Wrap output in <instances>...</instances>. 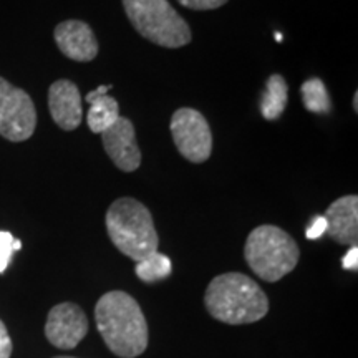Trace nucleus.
Instances as JSON below:
<instances>
[{"instance_id":"16","label":"nucleus","mask_w":358,"mask_h":358,"mask_svg":"<svg viewBox=\"0 0 358 358\" xmlns=\"http://www.w3.org/2000/svg\"><path fill=\"white\" fill-rule=\"evenodd\" d=\"M302 101L307 111L317 115H327L332 110L329 92L320 78H310L302 85Z\"/></svg>"},{"instance_id":"15","label":"nucleus","mask_w":358,"mask_h":358,"mask_svg":"<svg viewBox=\"0 0 358 358\" xmlns=\"http://www.w3.org/2000/svg\"><path fill=\"white\" fill-rule=\"evenodd\" d=\"M134 272H136L138 279L145 282V284H155V282L164 280L171 274V259L156 250V252L138 261Z\"/></svg>"},{"instance_id":"8","label":"nucleus","mask_w":358,"mask_h":358,"mask_svg":"<svg viewBox=\"0 0 358 358\" xmlns=\"http://www.w3.org/2000/svg\"><path fill=\"white\" fill-rule=\"evenodd\" d=\"M88 334V320L82 307L73 302L58 303L48 312L45 337L60 350H71Z\"/></svg>"},{"instance_id":"11","label":"nucleus","mask_w":358,"mask_h":358,"mask_svg":"<svg viewBox=\"0 0 358 358\" xmlns=\"http://www.w3.org/2000/svg\"><path fill=\"white\" fill-rule=\"evenodd\" d=\"M57 47L73 62H92L98 55V40L92 27L82 20H65L57 25Z\"/></svg>"},{"instance_id":"3","label":"nucleus","mask_w":358,"mask_h":358,"mask_svg":"<svg viewBox=\"0 0 358 358\" xmlns=\"http://www.w3.org/2000/svg\"><path fill=\"white\" fill-rule=\"evenodd\" d=\"M106 231L115 248L134 262L158 250V232L151 213L133 198H120L106 211Z\"/></svg>"},{"instance_id":"5","label":"nucleus","mask_w":358,"mask_h":358,"mask_svg":"<svg viewBox=\"0 0 358 358\" xmlns=\"http://www.w3.org/2000/svg\"><path fill=\"white\" fill-rule=\"evenodd\" d=\"M124 12L138 34L164 48H179L191 42L186 20L168 0H123Z\"/></svg>"},{"instance_id":"2","label":"nucleus","mask_w":358,"mask_h":358,"mask_svg":"<svg viewBox=\"0 0 358 358\" xmlns=\"http://www.w3.org/2000/svg\"><path fill=\"white\" fill-rule=\"evenodd\" d=\"M204 306L219 322L244 325L267 315L268 299L256 280L241 272H227L214 277L208 285Z\"/></svg>"},{"instance_id":"6","label":"nucleus","mask_w":358,"mask_h":358,"mask_svg":"<svg viewBox=\"0 0 358 358\" xmlns=\"http://www.w3.org/2000/svg\"><path fill=\"white\" fill-rule=\"evenodd\" d=\"M37 128V110L32 98L22 88L0 77V136L22 143Z\"/></svg>"},{"instance_id":"18","label":"nucleus","mask_w":358,"mask_h":358,"mask_svg":"<svg viewBox=\"0 0 358 358\" xmlns=\"http://www.w3.org/2000/svg\"><path fill=\"white\" fill-rule=\"evenodd\" d=\"M178 2L192 10H214L222 7L227 0H178Z\"/></svg>"},{"instance_id":"20","label":"nucleus","mask_w":358,"mask_h":358,"mask_svg":"<svg viewBox=\"0 0 358 358\" xmlns=\"http://www.w3.org/2000/svg\"><path fill=\"white\" fill-rule=\"evenodd\" d=\"M12 348V338L8 335L7 327L0 320V358H10Z\"/></svg>"},{"instance_id":"12","label":"nucleus","mask_w":358,"mask_h":358,"mask_svg":"<svg viewBox=\"0 0 358 358\" xmlns=\"http://www.w3.org/2000/svg\"><path fill=\"white\" fill-rule=\"evenodd\" d=\"M327 232L335 243L357 245L358 241V198L355 194L334 201L325 213Z\"/></svg>"},{"instance_id":"14","label":"nucleus","mask_w":358,"mask_h":358,"mask_svg":"<svg viewBox=\"0 0 358 358\" xmlns=\"http://www.w3.org/2000/svg\"><path fill=\"white\" fill-rule=\"evenodd\" d=\"M120 116L122 115H120L118 101L108 95H103L96 100L90 101V110L87 113L88 128L93 133L101 134L110 127H113Z\"/></svg>"},{"instance_id":"13","label":"nucleus","mask_w":358,"mask_h":358,"mask_svg":"<svg viewBox=\"0 0 358 358\" xmlns=\"http://www.w3.org/2000/svg\"><path fill=\"white\" fill-rule=\"evenodd\" d=\"M289 87L282 75H271L261 96V113L268 122L279 120L287 108Z\"/></svg>"},{"instance_id":"10","label":"nucleus","mask_w":358,"mask_h":358,"mask_svg":"<svg viewBox=\"0 0 358 358\" xmlns=\"http://www.w3.org/2000/svg\"><path fill=\"white\" fill-rule=\"evenodd\" d=\"M48 108L57 127L73 131L82 124L83 100L77 85L70 80H57L48 90Z\"/></svg>"},{"instance_id":"23","label":"nucleus","mask_w":358,"mask_h":358,"mask_svg":"<svg viewBox=\"0 0 358 358\" xmlns=\"http://www.w3.org/2000/svg\"><path fill=\"white\" fill-rule=\"evenodd\" d=\"M353 110L358 111V93L355 92V96H353Z\"/></svg>"},{"instance_id":"7","label":"nucleus","mask_w":358,"mask_h":358,"mask_svg":"<svg viewBox=\"0 0 358 358\" xmlns=\"http://www.w3.org/2000/svg\"><path fill=\"white\" fill-rule=\"evenodd\" d=\"M171 134L179 155L191 163H204L213 151V134L209 123L192 108H179L171 118Z\"/></svg>"},{"instance_id":"1","label":"nucleus","mask_w":358,"mask_h":358,"mask_svg":"<svg viewBox=\"0 0 358 358\" xmlns=\"http://www.w3.org/2000/svg\"><path fill=\"white\" fill-rule=\"evenodd\" d=\"M98 332L106 347L122 358H134L145 353L150 342L148 322L131 295L123 290L106 292L95 307Z\"/></svg>"},{"instance_id":"9","label":"nucleus","mask_w":358,"mask_h":358,"mask_svg":"<svg viewBox=\"0 0 358 358\" xmlns=\"http://www.w3.org/2000/svg\"><path fill=\"white\" fill-rule=\"evenodd\" d=\"M103 148L113 161L115 166L124 173H133L141 164V151L136 143V131L133 123L120 116L113 127L101 133Z\"/></svg>"},{"instance_id":"24","label":"nucleus","mask_w":358,"mask_h":358,"mask_svg":"<svg viewBox=\"0 0 358 358\" xmlns=\"http://www.w3.org/2000/svg\"><path fill=\"white\" fill-rule=\"evenodd\" d=\"M55 358H75V357H55Z\"/></svg>"},{"instance_id":"22","label":"nucleus","mask_w":358,"mask_h":358,"mask_svg":"<svg viewBox=\"0 0 358 358\" xmlns=\"http://www.w3.org/2000/svg\"><path fill=\"white\" fill-rule=\"evenodd\" d=\"M110 88H111V85H103V87H98L96 90H93V92L87 93V101L90 103V101L96 100V98H100V96H103V95H106V93H108V90H110Z\"/></svg>"},{"instance_id":"17","label":"nucleus","mask_w":358,"mask_h":358,"mask_svg":"<svg viewBox=\"0 0 358 358\" xmlns=\"http://www.w3.org/2000/svg\"><path fill=\"white\" fill-rule=\"evenodd\" d=\"M20 249L22 243L19 239H15L10 232L0 231V274H3L7 271L13 252Z\"/></svg>"},{"instance_id":"4","label":"nucleus","mask_w":358,"mask_h":358,"mask_svg":"<svg viewBox=\"0 0 358 358\" xmlns=\"http://www.w3.org/2000/svg\"><path fill=\"white\" fill-rule=\"evenodd\" d=\"M244 257L257 277L266 282H277L294 271L301 250L294 237L284 229L264 224L249 234Z\"/></svg>"},{"instance_id":"21","label":"nucleus","mask_w":358,"mask_h":358,"mask_svg":"<svg viewBox=\"0 0 358 358\" xmlns=\"http://www.w3.org/2000/svg\"><path fill=\"white\" fill-rule=\"evenodd\" d=\"M342 267L345 271L355 272L358 268V248L357 245H350V249L347 250V254L342 259Z\"/></svg>"},{"instance_id":"19","label":"nucleus","mask_w":358,"mask_h":358,"mask_svg":"<svg viewBox=\"0 0 358 358\" xmlns=\"http://www.w3.org/2000/svg\"><path fill=\"white\" fill-rule=\"evenodd\" d=\"M325 232H327L325 217L324 216H315L312 219V222L308 224L306 236H307V239L313 241V239H319V237L324 236Z\"/></svg>"}]
</instances>
